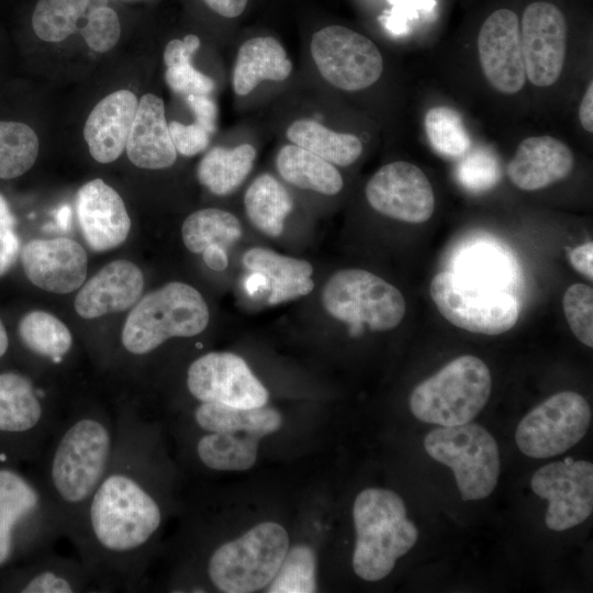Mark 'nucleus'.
<instances>
[{
	"label": "nucleus",
	"instance_id": "nucleus-52",
	"mask_svg": "<svg viewBox=\"0 0 593 593\" xmlns=\"http://www.w3.org/2000/svg\"><path fill=\"white\" fill-rule=\"evenodd\" d=\"M205 265L214 271H223L228 265L226 248L221 245H210L202 251Z\"/></svg>",
	"mask_w": 593,
	"mask_h": 593
},
{
	"label": "nucleus",
	"instance_id": "nucleus-3",
	"mask_svg": "<svg viewBox=\"0 0 593 593\" xmlns=\"http://www.w3.org/2000/svg\"><path fill=\"white\" fill-rule=\"evenodd\" d=\"M60 518L36 475L0 465V573L53 549Z\"/></svg>",
	"mask_w": 593,
	"mask_h": 593
},
{
	"label": "nucleus",
	"instance_id": "nucleus-29",
	"mask_svg": "<svg viewBox=\"0 0 593 593\" xmlns=\"http://www.w3.org/2000/svg\"><path fill=\"white\" fill-rule=\"evenodd\" d=\"M276 166L287 182L301 189L334 195L344 184L333 164L296 145L283 146L277 155Z\"/></svg>",
	"mask_w": 593,
	"mask_h": 593
},
{
	"label": "nucleus",
	"instance_id": "nucleus-19",
	"mask_svg": "<svg viewBox=\"0 0 593 593\" xmlns=\"http://www.w3.org/2000/svg\"><path fill=\"white\" fill-rule=\"evenodd\" d=\"M27 279L37 288L66 294L83 283L88 257L80 244L68 237L33 239L21 251Z\"/></svg>",
	"mask_w": 593,
	"mask_h": 593
},
{
	"label": "nucleus",
	"instance_id": "nucleus-23",
	"mask_svg": "<svg viewBox=\"0 0 593 593\" xmlns=\"http://www.w3.org/2000/svg\"><path fill=\"white\" fill-rule=\"evenodd\" d=\"M137 105L136 96L122 89L104 97L91 110L83 126V137L94 160L109 164L122 155Z\"/></svg>",
	"mask_w": 593,
	"mask_h": 593
},
{
	"label": "nucleus",
	"instance_id": "nucleus-45",
	"mask_svg": "<svg viewBox=\"0 0 593 593\" xmlns=\"http://www.w3.org/2000/svg\"><path fill=\"white\" fill-rule=\"evenodd\" d=\"M168 127L175 149L182 156H194L203 152L210 143L211 134L195 122L183 124L171 121Z\"/></svg>",
	"mask_w": 593,
	"mask_h": 593
},
{
	"label": "nucleus",
	"instance_id": "nucleus-40",
	"mask_svg": "<svg viewBox=\"0 0 593 593\" xmlns=\"http://www.w3.org/2000/svg\"><path fill=\"white\" fill-rule=\"evenodd\" d=\"M243 265L249 271L265 276L269 286L295 278L311 277L313 273V267L306 260L282 256L264 247L246 250L243 255Z\"/></svg>",
	"mask_w": 593,
	"mask_h": 593
},
{
	"label": "nucleus",
	"instance_id": "nucleus-37",
	"mask_svg": "<svg viewBox=\"0 0 593 593\" xmlns=\"http://www.w3.org/2000/svg\"><path fill=\"white\" fill-rule=\"evenodd\" d=\"M87 0H38L31 24L38 38L49 43L66 40L86 14Z\"/></svg>",
	"mask_w": 593,
	"mask_h": 593
},
{
	"label": "nucleus",
	"instance_id": "nucleus-56",
	"mask_svg": "<svg viewBox=\"0 0 593 593\" xmlns=\"http://www.w3.org/2000/svg\"><path fill=\"white\" fill-rule=\"evenodd\" d=\"M9 350V337L7 329L0 318V359L4 358Z\"/></svg>",
	"mask_w": 593,
	"mask_h": 593
},
{
	"label": "nucleus",
	"instance_id": "nucleus-54",
	"mask_svg": "<svg viewBox=\"0 0 593 593\" xmlns=\"http://www.w3.org/2000/svg\"><path fill=\"white\" fill-rule=\"evenodd\" d=\"M15 217L5 198L0 193V228H14Z\"/></svg>",
	"mask_w": 593,
	"mask_h": 593
},
{
	"label": "nucleus",
	"instance_id": "nucleus-18",
	"mask_svg": "<svg viewBox=\"0 0 593 593\" xmlns=\"http://www.w3.org/2000/svg\"><path fill=\"white\" fill-rule=\"evenodd\" d=\"M481 68L489 83L503 94H515L526 81L525 63L516 13L508 9L492 12L478 35Z\"/></svg>",
	"mask_w": 593,
	"mask_h": 593
},
{
	"label": "nucleus",
	"instance_id": "nucleus-8",
	"mask_svg": "<svg viewBox=\"0 0 593 593\" xmlns=\"http://www.w3.org/2000/svg\"><path fill=\"white\" fill-rule=\"evenodd\" d=\"M288 549L286 528L264 522L216 547L208 558L206 575L221 592H257L272 581Z\"/></svg>",
	"mask_w": 593,
	"mask_h": 593
},
{
	"label": "nucleus",
	"instance_id": "nucleus-39",
	"mask_svg": "<svg viewBox=\"0 0 593 593\" xmlns=\"http://www.w3.org/2000/svg\"><path fill=\"white\" fill-rule=\"evenodd\" d=\"M316 557L314 549L304 544L289 548L286 557L267 586L270 593L316 592Z\"/></svg>",
	"mask_w": 593,
	"mask_h": 593
},
{
	"label": "nucleus",
	"instance_id": "nucleus-21",
	"mask_svg": "<svg viewBox=\"0 0 593 593\" xmlns=\"http://www.w3.org/2000/svg\"><path fill=\"white\" fill-rule=\"evenodd\" d=\"M76 213L88 246L98 253L127 238L131 220L120 194L101 179L85 183L76 194Z\"/></svg>",
	"mask_w": 593,
	"mask_h": 593
},
{
	"label": "nucleus",
	"instance_id": "nucleus-16",
	"mask_svg": "<svg viewBox=\"0 0 593 593\" xmlns=\"http://www.w3.org/2000/svg\"><path fill=\"white\" fill-rule=\"evenodd\" d=\"M519 33L526 77L537 87L553 85L566 59L567 22L562 11L547 1L528 4Z\"/></svg>",
	"mask_w": 593,
	"mask_h": 593
},
{
	"label": "nucleus",
	"instance_id": "nucleus-41",
	"mask_svg": "<svg viewBox=\"0 0 593 593\" xmlns=\"http://www.w3.org/2000/svg\"><path fill=\"white\" fill-rule=\"evenodd\" d=\"M571 332L585 346L593 347V290L583 283L570 286L562 300Z\"/></svg>",
	"mask_w": 593,
	"mask_h": 593
},
{
	"label": "nucleus",
	"instance_id": "nucleus-20",
	"mask_svg": "<svg viewBox=\"0 0 593 593\" xmlns=\"http://www.w3.org/2000/svg\"><path fill=\"white\" fill-rule=\"evenodd\" d=\"M0 592L79 593L98 589L80 559L51 549L0 573Z\"/></svg>",
	"mask_w": 593,
	"mask_h": 593
},
{
	"label": "nucleus",
	"instance_id": "nucleus-12",
	"mask_svg": "<svg viewBox=\"0 0 593 593\" xmlns=\"http://www.w3.org/2000/svg\"><path fill=\"white\" fill-rule=\"evenodd\" d=\"M591 419L590 404L581 394L558 392L519 422L515 440L528 457H553L577 445L586 434Z\"/></svg>",
	"mask_w": 593,
	"mask_h": 593
},
{
	"label": "nucleus",
	"instance_id": "nucleus-55",
	"mask_svg": "<svg viewBox=\"0 0 593 593\" xmlns=\"http://www.w3.org/2000/svg\"><path fill=\"white\" fill-rule=\"evenodd\" d=\"M269 283L265 276L253 272V275L246 281V289L250 294H255L260 289H268Z\"/></svg>",
	"mask_w": 593,
	"mask_h": 593
},
{
	"label": "nucleus",
	"instance_id": "nucleus-38",
	"mask_svg": "<svg viewBox=\"0 0 593 593\" xmlns=\"http://www.w3.org/2000/svg\"><path fill=\"white\" fill-rule=\"evenodd\" d=\"M426 136L432 147L447 157L465 155L471 145L460 114L445 105L429 109L424 118Z\"/></svg>",
	"mask_w": 593,
	"mask_h": 593
},
{
	"label": "nucleus",
	"instance_id": "nucleus-49",
	"mask_svg": "<svg viewBox=\"0 0 593 593\" xmlns=\"http://www.w3.org/2000/svg\"><path fill=\"white\" fill-rule=\"evenodd\" d=\"M20 238L14 228H0V277L15 264L20 255Z\"/></svg>",
	"mask_w": 593,
	"mask_h": 593
},
{
	"label": "nucleus",
	"instance_id": "nucleus-34",
	"mask_svg": "<svg viewBox=\"0 0 593 593\" xmlns=\"http://www.w3.org/2000/svg\"><path fill=\"white\" fill-rule=\"evenodd\" d=\"M18 334L26 350L53 366L61 365L72 348L69 328L48 312L26 313L19 323Z\"/></svg>",
	"mask_w": 593,
	"mask_h": 593
},
{
	"label": "nucleus",
	"instance_id": "nucleus-15",
	"mask_svg": "<svg viewBox=\"0 0 593 593\" xmlns=\"http://www.w3.org/2000/svg\"><path fill=\"white\" fill-rule=\"evenodd\" d=\"M536 495L548 501L545 522L561 532L582 524L593 511V465L585 460L556 461L532 478Z\"/></svg>",
	"mask_w": 593,
	"mask_h": 593
},
{
	"label": "nucleus",
	"instance_id": "nucleus-36",
	"mask_svg": "<svg viewBox=\"0 0 593 593\" xmlns=\"http://www.w3.org/2000/svg\"><path fill=\"white\" fill-rule=\"evenodd\" d=\"M38 149V137L30 125L0 121V179H14L29 171Z\"/></svg>",
	"mask_w": 593,
	"mask_h": 593
},
{
	"label": "nucleus",
	"instance_id": "nucleus-31",
	"mask_svg": "<svg viewBox=\"0 0 593 593\" xmlns=\"http://www.w3.org/2000/svg\"><path fill=\"white\" fill-rule=\"evenodd\" d=\"M255 158L256 149L250 144L235 148L213 147L198 165V180L216 195L230 194L246 179Z\"/></svg>",
	"mask_w": 593,
	"mask_h": 593
},
{
	"label": "nucleus",
	"instance_id": "nucleus-6",
	"mask_svg": "<svg viewBox=\"0 0 593 593\" xmlns=\"http://www.w3.org/2000/svg\"><path fill=\"white\" fill-rule=\"evenodd\" d=\"M58 421L44 388L25 373L0 371V465L37 461Z\"/></svg>",
	"mask_w": 593,
	"mask_h": 593
},
{
	"label": "nucleus",
	"instance_id": "nucleus-25",
	"mask_svg": "<svg viewBox=\"0 0 593 593\" xmlns=\"http://www.w3.org/2000/svg\"><path fill=\"white\" fill-rule=\"evenodd\" d=\"M125 148L131 163L139 168L164 169L176 161L164 101L156 94L146 93L138 101Z\"/></svg>",
	"mask_w": 593,
	"mask_h": 593
},
{
	"label": "nucleus",
	"instance_id": "nucleus-10",
	"mask_svg": "<svg viewBox=\"0 0 593 593\" xmlns=\"http://www.w3.org/2000/svg\"><path fill=\"white\" fill-rule=\"evenodd\" d=\"M424 448L433 459L452 470L462 500H481L495 489L500 475L499 447L481 425L435 428L426 435Z\"/></svg>",
	"mask_w": 593,
	"mask_h": 593
},
{
	"label": "nucleus",
	"instance_id": "nucleus-22",
	"mask_svg": "<svg viewBox=\"0 0 593 593\" xmlns=\"http://www.w3.org/2000/svg\"><path fill=\"white\" fill-rule=\"evenodd\" d=\"M143 288L144 276L136 265L114 260L80 289L75 299V310L88 320L122 312L136 303Z\"/></svg>",
	"mask_w": 593,
	"mask_h": 593
},
{
	"label": "nucleus",
	"instance_id": "nucleus-1",
	"mask_svg": "<svg viewBox=\"0 0 593 593\" xmlns=\"http://www.w3.org/2000/svg\"><path fill=\"white\" fill-rule=\"evenodd\" d=\"M111 463L69 538L98 592L137 591L166 516V465L157 426L118 410Z\"/></svg>",
	"mask_w": 593,
	"mask_h": 593
},
{
	"label": "nucleus",
	"instance_id": "nucleus-9",
	"mask_svg": "<svg viewBox=\"0 0 593 593\" xmlns=\"http://www.w3.org/2000/svg\"><path fill=\"white\" fill-rule=\"evenodd\" d=\"M322 303L334 318L358 335L363 325L371 331L396 327L405 314V300L398 288L363 269L335 272L322 290Z\"/></svg>",
	"mask_w": 593,
	"mask_h": 593
},
{
	"label": "nucleus",
	"instance_id": "nucleus-57",
	"mask_svg": "<svg viewBox=\"0 0 593 593\" xmlns=\"http://www.w3.org/2000/svg\"><path fill=\"white\" fill-rule=\"evenodd\" d=\"M87 1L88 3H87L86 13L98 8L107 7V3H108V0H87Z\"/></svg>",
	"mask_w": 593,
	"mask_h": 593
},
{
	"label": "nucleus",
	"instance_id": "nucleus-4",
	"mask_svg": "<svg viewBox=\"0 0 593 593\" xmlns=\"http://www.w3.org/2000/svg\"><path fill=\"white\" fill-rule=\"evenodd\" d=\"M356 545L355 573L366 581H379L394 568L417 540V528L406 517V507L391 490H362L353 506Z\"/></svg>",
	"mask_w": 593,
	"mask_h": 593
},
{
	"label": "nucleus",
	"instance_id": "nucleus-28",
	"mask_svg": "<svg viewBox=\"0 0 593 593\" xmlns=\"http://www.w3.org/2000/svg\"><path fill=\"white\" fill-rule=\"evenodd\" d=\"M452 266L454 272L461 277L504 291L517 277L510 255L491 242L478 240L462 246L455 255Z\"/></svg>",
	"mask_w": 593,
	"mask_h": 593
},
{
	"label": "nucleus",
	"instance_id": "nucleus-35",
	"mask_svg": "<svg viewBox=\"0 0 593 593\" xmlns=\"http://www.w3.org/2000/svg\"><path fill=\"white\" fill-rule=\"evenodd\" d=\"M238 219L221 209H202L190 214L181 227L186 247L194 254L202 253L210 245L227 247L242 236Z\"/></svg>",
	"mask_w": 593,
	"mask_h": 593
},
{
	"label": "nucleus",
	"instance_id": "nucleus-44",
	"mask_svg": "<svg viewBox=\"0 0 593 593\" xmlns=\"http://www.w3.org/2000/svg\"><path fill=\"white\" fill-rule=\"evenodd\" d=\"M165 80L174 92L184 96L210 94L215 88L214 80L197 70L191 63L167 67Z\"/></svg>",
	"mask_w": 593,
	"mask_h": 593
},
{
	"label": "nucleus",
	"instance_id": "nucleus-2",
	"mask_svg": "<svg viewBox=\"0 0 593 593\" xmlns=\"http://www.w3.org/2000/svg\"><path fill=\"white\" fill-rule=\"evenodd\" d=\"M115 441L116 417L98 406L75 409L56 424L36 477L60 518L64 537L69 539L77 529L111 463Z\"/></svg>",
	"mask_w": 593,
	"mask_h": 593
},
{
	"label": "nucleus",
	"instance_id": "nucleus-13",
	"mask_svg": "<svg viewBox=\"0 0 593 593\" xmlns=\"http://www.w3.org/2000/svg\"><path fill=\"white\" fill-rule=\"evenodd\" d=\"M311 54L322 77L347 91L370 87L383 70L382 55L376 44L340 25L317 31L312 37Z\"/></svg>",
	"mask_w": 593,
	"mask_h": 593
},
{
	"label": "nucleus",
	"instance_id": "nucleus-48",
	"mask_svg": "<svg viewBox=\"0 0 593 593\" xmlns=\"http://www.w3.org/2000/svg\"><path fill=\"white\" fill-rule=\"evenodd\" d=\"M187 103L193 111L195 123L212 134L216 130L217 108L209 94H189Z\"/></svg>",
	"mask_w": 593,
	"mask_h": 593
},
{
	"label": "nucleus",
	"instance_id": "nucleus-24",
	"mask_svg": "<svg viewBox=\"0 0 593 593\" xmlns=\"http://www.w3.org/2000/svg\"><path fill=\"white\" fill-rule=\"evenodd\" d=\"M573 168L571 149L549 135L522 141L506 167L511 182L524 191L549 187L566 177Z\"/></svg>",
	"mask_w": 593,
	"mask_h": 593
},
{
	"label": "nucleus",
	"instance_id": "nucleus-50",
	"mask_svg": "<svg viewBox=\"0 0 593 593\" xmlns=\"http://www.w3.org/2000/svg\"><path fill=\"white\" fill-rule=\"evenodd\" d=\"M569 259L573 268L589 278L593 279V244L588 242L570 250Z\"/></svg>",
	"mask_w": 593,
	"mask_h": 593
},
{
	"label": "nucleus",
	"instance_id": "nucleus-33",
	"mask_svg": "<svg viewBox=\"0 0 593 593\" xmlns=\"http://www.w3.org/2000/svg\"><path fill=\"white\" fill-rule=\"evenodd\" d=\"M287 137L294 145L344 167L355 163L362 152V143L356 135L334 132L313 120L294 121L287 130Z\"/></svg>",
	"mask_w": 593,
	"mask_h": 593
},
{
	"label": "nucleus",
	"instance_id": "nucleus-7",
	"mask_svg": "<svg viewBox=\"0 0 593 593\" xmlns=\"http://www.w3.org/2000/svg\"><path fill=\"white\" fill-rule=\"evenodd\" d=\"M491 389V373L483 360L463 355L421 382L411 393L410 409L425 423L462 425L482 411Z\"/></svg>",
	"mask_w": 593,
	"mask_h": 593
},
{
	"label": "nucleus",
	"instance_id": "nucleus-32",
	"mask_svg": "<svg viewBox=\"0 0 593 593\" xmlns=\"http://www.w3.org/2000/svg\"><path fill=\"white\" fill-rule=\"evenodd\" d=\"M247 216L264 234L277 237L284 228V220L292 211L293 201L286 188L271 175L258 176L244 197Z\"/></svg>",
	"mask_w": 593,
	"mask_h": 593
},
{
	"label": "nucleus",
	"instance_id": "nucleus-5",
	"mask_svg": "<svg viewBox=\"0 0 593 593\" xmlns=\"http://www.w3.org/2000/svg\"><path fill=\"white\" fill-rule=\"evenodd\" d=\"M209 323V309L198 290L183 282H169L146 294L133 307L122 329L126 354L141 357L172 337H193Z\"/></svg>",
	"mask_w": 593,
	"mask_h": 593
},
{
	"label": "nucleus",
	"instance_id": "nucleus-11",
	"mask_svg": "<svg viewBox=\"0 0 593 593\" xmlns=\"http://www.w3.org/2000/svg\"><path fill=\"white\" fill-rule=\"evenodd\" d=\"M429 293L449 323L471 333L503 334L519 316L518 302L510 292L477 283L454 271L438 272L430 281Z\"/></svg>",
	"mask_w": 593,
	"mask_h": 593
},
{
	"label": "nucleus",
	"instance_id": "nucleus-26",
	"mask_svg": "<svg viewBox=\"0 0 593 593\" xmlns=\"http://www.w3.org/2000/svg\"><path fill=\"white\" fill-rule=\"evenodd\" d=\"M291 71L292 63L276 38L254 37L239 47L232 75L233 89L238 96H247L260 81H282Z\"/></svg>",
	"mask_w": 593,
	"mask_h": 593
},
{
	"label": "nucleus",
	"instance_id": "nucleus-43",
	"mask_svg": "<svg viewBox=\"0 0 593 593\" xmlns=\"http://www.w3.org/2000/svg\"><path fill=\"white\" fill-rule=\"evenodd\" d=\"M80 33L87 45L97 53L113 48L121 35V25L116 12L107 7L86 13V24Z\"/></svg>",
	"mask_w": 593,
	"mask_h": 593
},
{
	"label": "nucleus",
	"instance_id": "nucleus-46",
	"mask_svg": "<svg viewBox=\"0 0 593 593\" xmlns=\"http://www.w3.org/2000/svg\"><path fill=\"white\" fill-rule=\"evenodd\" d=\"M314 288L311 277L295 278L269 286L268 302L279 304L309 294Z\"/></svg>",
	"mask_w": 593,
	"mask_h": 593
},
{
	"label": "nucleus",
	"instance_id": "nucleus-42",
	"mask_svg": "<svg viewBox=\"0 0 593 593\" xmlns=\"http://www.w3.org/2000/svg\"><path fill=\"white\" fill-rule=\"evenodd\" d=\"M500 166L492 153L483 148L470 152L457 167V178L468 190L485 191L500 179Z\"/></svg>",
	"mask_w": 593,
	"mask_h": 593
},
{
	"label": "nucleus",
	"instance_id": "nucleus-27",
	"mask_svg": "<svg viewBox=\"0 0 593 593\" xmlns=\"http://www.w3.org/2000/svg\"><path fill=\"white\" fill-rule=\"evenodd\" d=\"M192 422L202 433H243L262 438L282 425L279 411L267 405L242 409L216 403H199L192 411Z\"/></svg>",
	"mask_w": 593,
	"mask_h": 593
},
{
	"label": "nucleus",
	"instance_id": "nucleus-30",
	"mask_svg": "<svg viewBox=\"0 0 593 593\" xmlns=\"http://www.w3.org/2000/svg\"><path fill=\"white\" fill-rule=\"evenodd\" d=\"M259 440L243 433H202L195 439L194 455L210 470L244 471L256 463Z\"/></svg>",
	"mask_w": 593,
	"mask_h": 593
},
{
	"label": "nucleus",
	"instance_id": "nucleus-51",
	"mask_svg": "<svg viewBox=\"0 0 593 593\" xmlns=\"http://www.w3.org/2000/svg\"><path fill=\"white\" fill-rule=\"evenodd\" d=\"M214 12L225 18H236L242 14L248 0H203Z\"/></svg>",
	"mask_w": 593,
	"mask_h": 593
},
{
	"label": "nucleus",
	"instance_id": "nucleus-17",
	"mask_svg": "<svg viewBox=\"0 0 593 593\" xmlns=\"http://www.w3.org/2000/svg\"><path fill=\"white\" fill-rule=\"evenodd\" d=\"M369 204L382 215L406 222L423 223L435 208L432 184L426 175L407 161L381 167L367 182Z\"/></svg>",
	"mask_w": 593,
	"mask_h": 593
},
{
	"label": "nucleus",
	"instance_id": "nucleus-14",
	"mask_svg": "<svg viewBox=\"0 0 593 593\" xmlns=\"http://www.w3.org/2000/svg\"><path fill=\"white\" fill-rule=\"evenodd\" d=\"M187 389L199 403L242 409L267 404L269 393L246 361L232 353H208L191 362Z\"/></svg>",
	"mask_w": 593,
	"mask_h": 593
},
{
	"label": "nucleus",
	"instance_id": "nucleus-47",
	"mask_svg": "<svg viewBox=\"0 0 593 593\" xmlns=\"http://www.w3.org/2000/svg\"><path fill=\"white\" fill-rule=\"evenodd\" d=\"M200 47V38L189 34L183 40H171L165 47L164 61L167 67L191 63L193 54Z\"/></svg>",
	"mask_w": 593,
	"mask_h": 593
},
{
	"label": "nucleus",
	"instance_id": "nucleus-53",
	"mask_svg": "<svg viewBox=\"0 0 593 593\" xmlns=\"http://www.w3.org/2000/svg\"><path fill=\"white\" fill-rule=\"evenodd\" d=\"M579 119L583 128L590 133L593 132V82H589V86L584 92L579 107Z\"/></svg>",
	"mask_w": 593,
	"mask_h": 593
}]
</instances>
